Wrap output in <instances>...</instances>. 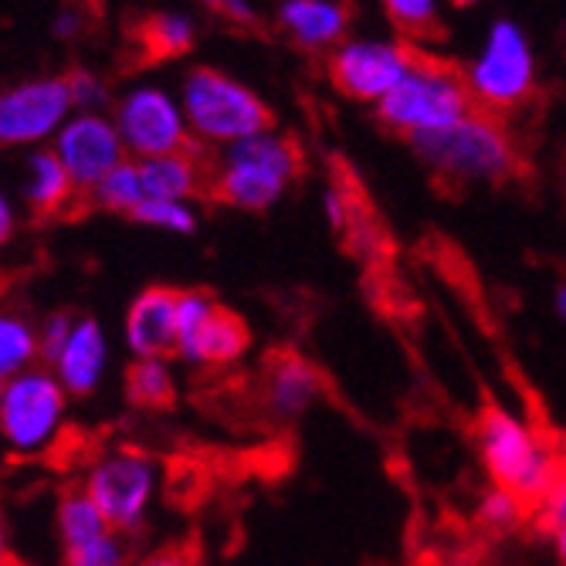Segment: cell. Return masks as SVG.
Here are the masks:
<instances>
[{
	"label": "cell",
	"mask_w": 566,
	"mask_h": 566,
	"mask_svg": "<svg viewBox=\"0 0 566 566\" xmlns=\"http://www.w3.org/2000/svg\"><path fill=\"white\" fill-rule=\"evenodd\" d=\"M556 313H559V319L566 323V285L556 292Z\"/></svg>",
	"instance_id": "obj_38"
},
{
	"label": "cell",
	"mask_w": 566,
	"mask_h": 566,
	"mask_svg": "<svg viewBox=\"0 0 566 566\" xmlns=\"http://www.w3.org/2000/svg\"><path fill=\"white\" fill-rule=\"evenodd\" d=\"M180 292L170 285H149L139 292V298L129 308L126 336L129 346L143 359H167L177 356V336H180Z\"/></svg>",
	"instance_id": "obj_15"
},
{
	"label": "cell",
	"mask_w": 566,
	"mask_h": 566,
	"mask_svg": "<svg viewBox=\"0 0 566 566\" xmlns=\"http://www.w3.org/2000/svg\"><path fill=\"white\" fill-rule=\"evenodd\" d=\"M298 174L302 146L295 136H254L234 143L218 160L208 200L238 211H269Z\"/></svg>",
	"instance_id": "obj_2"
},
{
	"label": "cell",
	"mask_w": 566,
	"mask_h": 566,
	"mask_svg": "<svg viewBox=\"0 0 566 566\" xmlns=\"http://www.w3.org/2000/svg\"><path fill=\"white\" fill-rule=\"evenodd\" d=\"M65 82H69V92H72V102H78V106H88V102H98L102 95H106V88H102L88 72L82 69H69L65 72Z\"/></svg>",
	"instance_id": "obj_34"
},
{
	"label": "cell",
	"mask_w": 566,
	"mask_h": 566,
	"mask_svg": "<svg viewBox=\"0 0 566 566\" xmlns=\"http://www.w3.org/2000/svg\"><path fill=\"white\" fill-rule=\"evenodd\" d=\"M69 106L72 92L65 75L4 92L0 95V149L51 133V126H59Z\"/></svg>",
	"instance_id": "obj_13"
},
{
	"label": "cell",
	"mask_w": 566,
	"mask_h": 566,
	"mask_svg": "<svg viewBox=\"0 0 566 566\" xmlns=\"http://www.w3.org/2000/svg\"><path fill=\"white\" fill-rule=\"evenodd\" d=\"M126 397L133 407L143 410H174L177 403V387L164 359H136L126 370Z\"/></svg>",
	"instance_id": "obj_23"
},
{
	"label": "cell",
	"mask_w": 566,
	"mask_h": 566,
	"mask_svg": "<svg viewBox=\"0 0 566 566\" xmlns=\"http://www.w3.org/2000/svg\"><path fill=\"white\" fill-rule=\"evenodd\" d=\"M75 316L69 313V308H62V313H55L48 319V326H44V336H41V359L44 364H59L62 359V353H65V346H69V339H72V333H75Z\"/></svg>",
	"instance_id": "obj_30"
},
{
	"label": "cell",
	"mask_w": 566,
	"mask_h": 566,
	"mask_svg": "<svg viewBox=\"0 0 566 566\" xmlns=\"http://www.w3.org/2000/svg\"><path fill=\"white\" fill-rule=\"evenodd\" d=\"M248 346H251V333L238 313L214 302L208 292L197 289L180 292V336H177L180 359L197 367H228L248 353Z\"/></svg>",
	"instance_id": "obj_6"
},
{
	"label": "cell",
	"mask_w": 566,
	"mask_h": 566,
	"mask_svg": "<svg viewBox=\"0 0 566 566\" xmlns=\"http://www.w3.org/2000/svg\"><path fill=\"white\" fill-rule=\"evenodd\" d=\"M472 92L482 102V109L492 116H505L520 109L533 95V62L523 34L509 21L495 24L485 59L472 72Z\"/></svg>",
	"instance_id": "obj_7"
},
{
	"label": "cell",
	"mask_w": 566,
	"mask_h": 566,
	"mask_svg": "<svg viewBox=\"0 0 566 566\" xmlns=\"http://www.w3.org/2000/svg\"><path fill=\"white\" fill-rule=\"evenodd\" d=\"M193 48V28L187 18L167 11H133L123 24V48L119 69L123 72H146L164 62L184 59Z\"/></svg>",
	"instance_id": "obj_12"
},
{
	"label": "cell",
	"mask_w": 566,
	"mask_h": 566,
	"mask_svg": "<svg viewBox=\"0 0 566 566\" xmlns=\"http://www.w3.org/2000/svg\"><path fill=\"white\" fill-rule=\"evenodd\" d=\"M59 530H62V543H65V553L69 549H82L88 543H95L98 536L109 533V523L106 516L98 512L95 499L88 495L85 485H62V495H59Z\"/></svg>",
	"instance_id": "obj_21"
},
{
	"label": "cell",
	"mask_w": 566,
	"mask_h": 566,
	"mask_svg": "<svg viewBox=\"0 0 566 566\" xmlns=\"http://www.w3.org/2000/svg\"><path fill=\"white\" fill-rule=\"evenodd\" d=\"M353 14L349 0H289L279 11V31L302 51H326L346 34Z\"/></svg>",
	"instance_id": "obj_18"
},
{
	"label": "cell",
	"mask_w": 566,
	"mask_h": 566,
	"mask_svg": "<svg viewBox=\"0 0 566 566\" xmlns=\"http://www.w3.org/2000/svg\"><path fill=\"white\" fill-rule=\"evenodd\" d=\"M0 407H4V390H0Z\"/></svg>",
	"instance_id": "obj_44"
},
{
	"label": "cell",
	"mask_w": 566,
	"mask_h": 566,
	"mask_svg": "<svg viewBox=\"0 0 566 566\" xmlns=\"http://www.w3.org/2000/svg\"><path fill=\"white\" fill-rule=\"evenodd\" d=\"M214 167H218V160H211V153L197 143L184 153H170V157L143 160L139 180H143L146 197H153V200H177V203L184 197L208 200Z\"/></svg>",
	"instance_id": "obj_16"
},
{
	"label": "cell",
	"mask_w": 566,
	"mask_h": 566,
	"mask_svg": "<svg viewBox=\"0 0 566 566\" xmlns=\"http://www.w3.org/2000/svg\"><path fill=\"white\" fill-rule=\"evenodd\" d=\"M384 11L394 24V31L407 44H441L448 41V28L438 18L434 0H384Z\"/></svg>",
	"instance_id": "obj_22"
},
{
	"label": "cell",
	"mask_w": 566,
	"mask_h": 566,
	"mask_svg": "<svg viewBox=\"0 0 566 566\" xmlns=\"http://www.w3.org/2000/svg\"><path fill=\"white\" fill-rule=\"evenodd\" d=\"M0 566H28V563H24V559H18V556H8Z\"/></svg>",
	"instance_id": "obj_40"
},
{
	"label": "cell",
	"mask_w": 566,
	"mask_h": 566,
	"mask_svg": "<svg viewBox=\"0 0 566 566\" xmlns=\"http://www.w3.org/2000/svg\"><path fill=\"white\" fill-rule=\"evenodd\" d=\"M59 157L75 184V190L92 203L95 187L106 180L123 160V136L95 116L75 119L62 139H59ZM95 211V208H92Z\"/></svg>",
	"instance_id": "obj_11"
},
{
	"label": "cell",
	"mask_w": 566,
	"mask_h": 566,
	"mask_svg": "<svg viewBox=\"0 0 566 566\" xmlns=\"http://www.w3.org/2000/svg\"><path fill=\"white\" fill-rule=\"evenodd\" d=\"M214 14H218L224 24H231V28H238V31H244V34H259V38L269 34V31L262 28V21L248 11L244 0H224L221 8H214Z\"/></svg>",
	"instance_id": "obj_33"
},
{
	"label": "cell",
	"mask_w": 566,
	"mask_h": 566,
	"mask_svg": "<svg viewBox=\"0 0 566 566\" xmlns=\"http://www.w3.org/2000/svg\"><path fill=\"white\" fill-rule=\"evenodd\" d=\"M106 8L102 0H62V11L55 18V34L62 41H85L102 28Z\"/></svg>",
	"instance_id": "obj_27"
},
{
	"label": "cell",
	"mask_w": 566,
	"mask_h": 566,
	"mask_svg": "<svg viewBox=\"0 0 566 566\" xmlns=\"http://www.w3.org/2000/svg\"><path fill=\"white\" fill-rule=\"evenodd\" d=\"M102 359H106V346H102V333L92 319H82L59 359L62 367V380L72 394L85 397L92 394L95 380H98V370H102Z\"/></svg>",
	"instance_id": "obj_20"
},
{
	"label": "cell",
	"mask_w": 566,
	"mask_h": 566,
	"mask_svg": "<svg viewBox=\"0 0 566 566\" xmlns=\"http://www.w3.org/2000/svg\"><path fill=\"white\" fill-rule=\"evenodd\" d=\"M139 566H200V543L193 536L180 539V543H170V546H164L160 553H153Z\"/></svg>",
	"instance_id": "obj_32"
},
{
	"label": "cell",
	"mask_w": 566,
	"mask_h": 566,
	"mask_svg": "<svg viewBox=\"0 0 566 566\" xmlns=\"http://www.w3.org/2000/svg\"><path fill=\"white\" fill-rule=\"evenodd\" d=\"M95 454H98V441L88 431L65 428L55 441L48 444L41 461H44L48 469H55V472H72L78 465H88V461H95Z\"/></svg>",
	"instance_id": "obj_25"
},
{
	"label": "cell",
	"mask_w": 566,
	"mask_h": 566,
	"mask_svg": "<svg viewBox=\"0 0 566 566\" xmlns=\"http://www.w3.org/2000/svg\"><path fill=\"white\" fill-rule=\"evenodd\" d=\"M326 72L343 95L359 102L384 98L410 75L403 44H343L329 55Z\"/></svg>",
	"instance_id": "obj_10"
},
{
	"label": "cell",
	"mask_w": 566,
	"mask_h": 566,
	"mask_svg": "<svg viewBox=\"0 0 566 566\" xmlns=\"http://www.w3.org/2000/svg\"><path fill=\"white\" fill-rule=\"evenodd\" d=\"M62 407H65V397L55 380L48 374H28V377H18L4 390L0 424H4V434L18 448H34L55 431Z\"/></svg>",
	"instance_id": "obj_14"
},
{
	"label": "cell",
	"mask_w": 566,
	"mask_h": 566,
	"mask_svg": "<svg viewBox=\"0 0 566 566\" xmlns=\"http://www.w3.org/2000/svg\"><path fill=\"white\" fill-rule=\"evenodd\" d=\"M203 4H208V8L214 11V8H221V4H224V0H203Z\"/></svg>",
	"instance_id": "obj_42"
},
{
	"label": "cell",
	"mask_w": 566,
	"mask_h": 566,
	"mask_svg": "<svg viewBox=\"0 0 566 566\" xmlns=\"http://www.w3.org/2000/svg\"><path fill=\"white\" fill-rule=\"evenodd\" d=\"M14 234V218H11V208L0 197V244H8V238Z\"/></svg>",
	"instance_id": "obj_36"
},
{
	"label": "cell",
	"mask_w": 566,
	"mask_h": 566,
	"mask_svg": "<svg viewBox=\"0 0 566 566\" xmlns=\"http://www.w3.org/2000/svg\"><path fill=\"white\" fill-rule=\"evenodd\" d=\"M146 200L143 180H139V167L133 164H119L106 180H102L92 193V208H106V211H123L126 218Z\"/></svg>",
	"instance_id": "obj_24"
},
{
	"label": "cell",
	"mask_w": 566,
	"mask_h": 566,
	"mask_svg": "<svg viewBox=\"0 0 566 566\" xmlns=\"http://www.w3.org/2000/svg\"><path fill=\"white\" fill-rule=\"evenodd\" d=\"M323 390L319 370L295 353H279L265 370V407L275 421L302 418Z\"/></svg>",
	"instance_id": "obj_19"
},
{
	"label": "cell",
	"mask_w": 566,
	"mask_h": 566,
	"mask_svg": "<svg viewBox=\"0 0 566 566\" xmlns=\"http://www.w3.org/2000/svg\"><path fill=\"white\" fill-rule=\"evenodd\" d=\"M454 4H458V8H465V4H472V0H454Z\"/></svg>",
	"instance_id": "obj_43"
},
{
	"label": "cell",
	"mask_w": 566,
	"mask_h": 566,
	"mask_svg": "<svg viewBox=\"0 0 566 566\" xmlns=\"http://www.w3.org/2000/svg\"><path fill=\"white\" fill-rule=\"evenodd\" d=\"M8 556H11V553L4 549V530H0V563H4Z\"/></svg>",
	"instance_id": "obj_41"
},
{
	"label": "cell",
	"mask_w": 566,
	"mask_h": 566,
	"mask_svg": "<svg viewBox=\"0 0 566 566\" xmlns=\"http://www.w3.org/2000/svg\"><path fill=\"white\" fill-rule=\"evenodd\" d=\"M556 553H559V559H563V566H566V530L556 533Z\"/></svg>",
	"instance_id": "obj_39"
},
{
	"label": "cell",
	"mask_w": 566,
	"mask_h": 566,
	"mask_svg": "<svg viewBox=\"0 0 566 566\" xmlns=\"http://www.w3.org/2000/svg\"><path fill=\"white\" fill-rule=\"evenodd\" d=\"M109 530L136 536L143 530V512L153 492V465L136 451H119L102 458L85 482Z\"/></svg>",
	"instance_id": "obj_8"
},
{
	"label": "cell",
	"mask_w": 566,
	"mask_h": 566,
	"mask_svg": "<svg viewBox=\"0 0 566 566\" xmlns=\"http://www.w3.org/2000/svg\"><path fill=\"white\" fill-rule=\"evenodd\" d=\"M28 208H31L34 224L78 221V218L92 214V203L75 190L62 157H55V153H38V157L31 160Z\"/></svg>",
	"instance_id": "obj_17"
},
{
	"label": "cell",
	"mask_w": 566,
	"mask_h": 566,
	"mask_svg": "<svg viewBox=\"0 0 566 566\" xmlns=\"http://www.w3.org/2000/svg\"><path fill=\"white\" fill-rule=\"evenodd\" d=\"M133 539L136 536H129V533L109 530L106 536H98L95 543H88L82 549H69L65 566H129L133 546H136Z\"/></svg>",
	"instance_id": "obj_26"
},
{
	"label": "cell",
	"mask_w": 566,
	"mask_h": 566,
	"mask_svg": "<svg viewBox=\"0 0 566 566\" xmlns=\"http://www.w3.org/2000/svg\"><path fill=\"white\" fill-rule=\"evenodd\" d=\"M119 136L143 160L170 157V153H184L197 146V139L184 133V123L174 109V102L157 88H139L123 98Z\"/></svg>",
	"instance_id": "obj_9"
},
{
	"label": "cell",
	"mask_w": 566,
	"mask_h": 566,
	"mask_svg": "<svg viewBox=\"0 0 566 566\" xmlns=\"http://www.w3.org/2000/svg\"><path fill=\"white\" fill-rule=\"evenodd\" d=\"M34 349H41V346L34 343L28 323L0 316V377H11L14 370H21L34 356Z\"/></svg>",
	"instance_id": "obj_28"
},
{
	"label": "cell",
	"mask_w": 566,
	"mask_h": 566,
	"mask_svg": "<svg viewBox=\"0 0 566 566\" xmlns=\"http://www.w3.org/2000/svg\"><path fill=\"white\" fill-rule=\"evenodd\" d=\"M482 109V102L472 92V75L451 62L441 72H418L407 75L394 92L380 98V126L410 139L421 133L448 129L461 119H469Z\"/></svg>",
	"instance_id": "obj_4"
},
{
	"label": "cell",
	"mask_w": 566,
	"mask_h": 566,
	"mask_svg": "<svg viewBox=\"0 0 566 566\" xmlns=\"http://www.w3.org/2000/svg\"><path fill=\"white\" fill-rule=\"evenodd\" d=\"M133 221H143V224H153V228H167V231H193V214L184 208L177 200H153L146 197L139 208L129 214Z\"/></svg>",
	"instance_id": "obj_29"
},
{
	"label": "cell",
	"mask_w": 566,
	"mask_h": 566,
	"mask_svg": "<svg viewBox=\"0 0 566 566\" xmlns=\"http://www.w3.org/2000/svg\"><path fill=\"white\" fill-rule=\"evenodd\" d=\"M543 523L556 533L566 530V485H556V492L546 499V512H543Z\"/></svg>",
	"instance_id": "obj_35"
},
{
	"label": "cell",
	"mask_w": 566,
	"mask_h": 566,
	"mask_svg": "<svg viewBox=\"0 0 566 566\" xmlns=\"http://www.w3.org/2000/svg\"><path fill=\"white\" fill-rule=\"evenodd\" d=\"M407 143L441 180L454 184H502L520 170V153L512 146V136L505 133L502 116L492 113H475L448 129L410 136Z\"/></svg>",
	"instance_id": "obj_1"
},
{
	"label": "cell",
	"mask_w": 566,
	"mask_h": 566,
	"mask_svg": "<svg viewBox=\"0 0 566 566\" xmlns=\"http://www.w3.org/2000/svg\"><path fill=\"white\" fill-rule=\"evenodd\" d=\"M523 512H526V505L512 495V492H505V489H492L489 495H485V502H482V520L489 523V526H499V530H505V526H512V523H520L523 520Z\"/></svg>",
	"instance_id": "obj_31"
},
{
	"label": "cell",
	"mask_w": 566,
	"mask_h": 566,
	"mask_svg": "<svg viewBox=\"0 0 566 566\" xmlns=\"http://www.w3.org/2000/svg\"><path fill=\"white\" fill-rule=\"evenodd\" d=\"M479 444L485 472L495 489L516 495L526 509L546 502L556 492V458L539 444V438L505 407L489 403L479 421Z\"/></svg>",
	"instance_id": "obj_3"
},
{
	"label": "cell",
	"mask_w": 566,
	"mask_h": 566,
	"mask_svg": "<svg viewBox=\"0 0 566 566\" xmlns=\"http://www.w3.org/2000/svg\"><path fill=\"white\" fill-rule=\"evenodd\" d=\"M184 98L193 133L208 143L234 146L254 136H269V129L275 126L272 109L259 95L214 69H193Z\"/></svg>",
	"instance_id": "obj_5"
},
{
	"label": "cell",
	"mask_w": 566,
	"mask_h": 566,
	"mask_svg": "<svg viewBox=\"0 0 566 566\" xmlns=\"http://www.w3.org/2000/svg\"><path fill=\"white\" fill-rule=\"evenodd\" d=\"M18 282V275L14 272H0V295H8V289Z\"/></svg>",
	"instance_id": "obj_37"
}]
</instances>
